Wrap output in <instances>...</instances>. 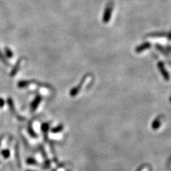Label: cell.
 <instances>
[{"instance_id": "1", "label": "cell", "mask_w": 171, "mask_h": 171, "mask_svg": "<svg viewBox=\"0 0 171 171\" xmlns=\"http://www.w3.org/2000/svg\"><path fill=\"white\" fill-rule=\"evenodd\" d=\"M113 1H110L107 4V6L105 9L104 14L103 16V21L105 24H107L110 20V18H111V14L112 12H113Z\"/></svg>"}, {"instance_id": "2", "label": "cell", "mask_w": 171, "mask_h": 171, "mask_svg": "<svg viewBox=\"0 0 171 171\" xmlns=\"http://www.w3.org/2000/svg\"><path fill=\"white\" fill-rule=\"evenodd\" d=\"M158 68L159 69L160 74H162L163 77L165 78V81H169L170 80V75H169L168 72H167L166 69H165V66H164V64L162 61L158 62Z\"/></svg>"}, {"instance_id": "3", "label": "cell", "mask_w": 171, "mask_h": 171, "mask_svg": "<svg viewBox=\"0 0 171 171\" xmlns=\"http://www.w3.org/2000/svg\"><path fill=\"white\" fill-rule=\"evenodd\" d=\"M41 101H42V96H37V97L34 99V100L32 101V103L31 104V111H34V110H36V109L37 108V107H38Z\"/></svg>"}, {"instance_id": "4", "label": "cell", "mask_w": 171, "mask_h": 171, "mask_svg": "<svg viewBox=\"0 0 171 171\" xmlns=\"http://www.w3.org/2000/svg\"><path fill=\"white\" fill-rule=\"evenodd\" d=\"M151 46V43L149 42H145L144 43V44H141V45L138 46V47L135 49V52L136 53H140L142 52V51H145V49H150Z\"/></svg>"}, {"instance_id": "5", "label": "cell", "mask_w": 171, "mask_h": 171, "mask_svg": "<svg viewBox=\"0 0 171 171\" xmlns=\"http://www.w3.org/2000/svg\"><path fill=\"white\" fill-rule=\"evenodd\" d=\"M86 77V76H85V77L83 78V79H82L81 83H79V84L78 85L77 87H75V88L71 89V91H70V95L71 96H75L78 94V92H79V89H81V86H82V84H83V82H84V79H85Z\"/></svg>"}, {"instance_id": "6", "label": "cell", "mask_w": 171, "mask_h": 171, "mask_svg": "<svg viewBox=\"0 0 171 171\" xmlns=\"http://www.w3.org/2000/svg\"><path fill=\"white\" fill-rule=\"evenodd\" d=\"M21 61H22V58H19V59L18 60L17 64H16L15 66H14L13 69H12V71L10 72V76H14L16 75V74H17V73L18 72V71H19V66H20Z\"/></svg>"}, {"instance_id": "7", "label": "cell", "mask_w": 171, "mask_h": 171, "mask_svg": "<svg viewBox=\"0 0 171 171\" xmlns=\"http://www.w3.org/2000/svg\"><path fill=\"white\" fill-rule=\"evenodd\" d=\"M161 117H158L153 122V124H152V128L153 129L156 130L158 129V128L160 127V125H161Z\"/></svg>"}, {"instance_id": "8", "label": "cell", "mask_w": 171, "mask_h": 171, "mask_svg": "<svg viewBox=\"0 0 171 171\" xmlns=\"http://www.w3.org/2000/svg\"><path fill=\"white\" fill-rule=\"evenodd\" d=\"M31 83V81H20L18 82L17 86L20 88H26V87L28 86V85H29Z\"/></svg>"}, {"instance_id": "9", "label": "cell", "mask_w": 171, "mask_h": 171, "mask_svg": "<svg viewBox=\"0 0 171 171\" xmlns=\"http://www.w3.org/2000/svg\"><path fill=\"white\" fill-rule=\"evenodd\" d=\"M0 61H1L2 63L4 64V65H6V66H10V64H9V61H8L7 60V58H6V57H4V55H3V53L0 51Z\"/></svg>"}, {"instance_id": "10", "label": "cell", "mask_w": 171, "mask_h": 171, "mask_svg": "<svg viewBox=\"0 0 171 171\" xmlns=\"http://www.w3.org/2000/svg\"><path fill=\"white\" fill-rule=\"evenodd\" d=\"M7 103H8V106L10 107V110H12V112H14V103H13V100H12L11 98L9 97L7 99Z\"/></svg>"}, {"instance_id": "11", "label": "cell", "mask_w": 171, "mask_h": 171, "mask_svg": "<svg viewBox=\"0 0 171 171\" xmlns=\"http://www.w3.org/2000/svg\"><path fill=\"white\" fill-rule=\"evenodd\" d=\"M4 51L5 54H6V56L8 57V58H11L13 57V53H12V51H11L8 47H4Z\"/></svg>"}, {"instance_id": "12", "label": "cell", "mask_w": 171, "mask_h": 171, "mask_svg": "<svg viewBox=\"0 0 171 171\" xmlns=\"http://www.w3.org/2000/svg\"><path fill=\"white\" fill-rule=\"evenodd\" d=\"M63 128H64L63 126H62L61 125H60V126H57V127H56V128H53V129L51 130V131H52V133H58V132L61 131V130L63 129Z\"/></svg>"}, {"instance_id": "13", "label": "cell", "mask_w": 171, "mask_h": 171, "mask_svg": "<svg viewBox=\"0 0 171 171\" xmlns=\"http://www.w3.org/2000/svg\"><path fill=\"white\" fill-rule=\"evenodd\" d=\"M1 153H2V156L4 157L5 158H9L10 156V152L9 150H4V151H3L2 152H1Z\"/></svg>"}, {"instance_id": "14", "label": "cell", "mask_w": 171, "mask_h": 171, "mask_svg": "<svg viewBox=\"0 0 171 171\" xmlns=\"http://www.w3.org/2000/svg\"><path fill=\"white\" fill-rule=\"evenodd\" d=\"M28 132H29V133H30V134H31V136H33V137H34H34L37 136V135L35 134L34 132V131H33V130L31 129V128H30V127H29V128H28Z\"/></svg>"}, {"instance_id": "15", "label": "cell", "mask_w": 171, "mask_h": 171, "mask_svg": "<svg viewBox=\"0 0 171 171\" xmlns=\"http://www.w3.org/2000/svg\"><path fill=\"white\" fill-rule=\"evenodd\" d=\"M26 163L28 164H35L36 161L34 159H31V158H29V159H27V160H26Z\"/></svg>"}, {"instance_id": "16", "label": "cell", "mask_w": 171, "mask_h": 171, "mask_svg": "<svg viewBox=\"0 0 171 171\" xmlns=\"http://www.w3.org/2000/svg\"><path fill=\"white\" fill-rule=\"evenodd\" d=\"M4 105V100L2 98H0V108H2Z\"/></svg>"}, {"instance_id": "17", "label": "cell", "mask_w": 171, "mask_h": 171, "mask_svg": "<svg viewBox=\"0 0 171 171\" xmlns=\"http://www.w3.org/2000/svg\"><path fill=\"white\" fill-rule=\"evenodd\" d=\"M170 102H171V98H170Z\"/></svg>"}, {"instance_id": "18", "label": "cell", "mask_w": 171, "mask_h": 171, "mask_svg": "<svg viewBox=\"0 0 171 171\" xmlns=\"http://www.w3.org/2000/svg\"><path fill=\"white\" fill-rule=\"evenodd\" d=\"M26 171H31V170H26Z\"/></svg>"}]
</instances>
